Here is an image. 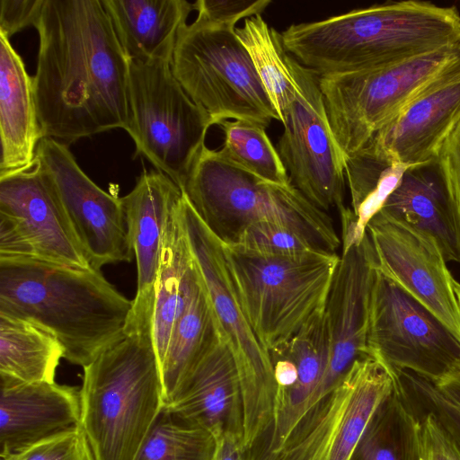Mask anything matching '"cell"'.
Masks as SVG:
<instances>
[{
	"instance_id": "1",
	"label": "cell",
	"mask_w": 460,
	"mask_h": 460,
	"mask_svg": "<svg viewBox=\"0 0 460 460\" xmlns=\"http://www.w3.org/2000/svg\"><path fill=\"white\" fill-rule=\"evenodd\" d=\"M33 93L42 138L128 131L129 59L102 0H44Z\"/></svg>"
},
{
	"instance_id": "2",
	"label": "cell",
	"mask_w": 460,
	"mask_h": 460,
	"mask_svg": "<svg viewBox=\"0 0 460 460\" xmlns=\"http://www.w3.org/2000/svg\"><path fill=\"white\" fill-rule=\"evenodd\" d=\"M280 33L287 51L319 75L349 73L460 43V14L429 2H386L295 23Z\"/></svg>"
},
{
	"instance_id": "3",
	"label": "cell",
	"mask_w": 460,
	"mask_h": 460,
	"mask_svg": "<svg viewBox=\"0 0 460 460\" xmlns=\"http://www.w3.org/2000/svg\"><path fill=\"white\" fill-rule=\"evenodd\" d=\"M132 305L101 270L0 260V313L49 331L71 364L86 367L116 341Z\"/></svg>"
},
{
	"instance_id": "4",
	"label": "cell",
	"mask_w": 460,
	"mask_h": 460,
	"mask_svg": "<svg viewBox=\"0 0 460 460\" xmlns=\"http://www.w3.org/2000/svg\"><path fill=\"white\" fill-rule=\"evenodd\" d=\"M83 368L79 425L94 460H133L164 406L153 318L128 315L120 336Z\"/></svg>"
},
{
	"instance_id": "5",
	"label": "cell",
	"mask_w": 460,
	"mask_h": 460,
	"mask_svg": "<svg viewBox=\"0 0 460 460\" xmlns=\"http://www.w3.org/2000/svg\"><path fill=\"white\" fill-rule=\"evenodd\" d=\"M181 191L223 243H233L251 225L271 223L296 232L328 252L336 253L341 247L330 215L293 184L263 181L206 146Z\"/></svg>"
},
{
	"instance_id": "6",
	"label": "cell",
	"mask_w": 460,
	"mask_h": 460,
	"mask_svg": "<svg viewBox=\"0 0 460 460\" xmlns=\"http://www.w3.org/2000/svg\"><path fill=\"white\" fill-rule=\"evenodd\" d=\"M222 247L243 311L269 352L288 343L325 309L341 259L337 253L273 256L223 243Z\"/></svg>"
},
{
	"instance_id": "7",
	"label": "cell",
	"mask_w": 460,
	"mask_h": 460,
	"mask_svg": "<svg viewBox=\"0 0 460 460\" xmlns=\"http://www.w3.org/2000/svg\"><path fill=\"white\" fill-rule=\"evenodd\" d=\"M177 212L217 329L238 370L243 402V448L259 453L265 447L272 416L275 385L270 352L258 340L243 311L221 241L205 225L182 191Z\"/></svg>"
},
{
	"instance_id": "8",
	"label": "cell",
	"mask_w": 460,
	"mask_h": 460,
	"mask_svg": "<svg viewBox=\"0 0 460 460\" xmlns=\"http://www.w3.org/2000/svg\"><path fill=\"white\" fill-rule=\"evenodd\" d=\"M171 68L213 125L240 119L267 128L280 121L235 29L194 21L180 30Z\"/></svg>"
},
{
	"instance_id": "9",
	"label": "cell",
	"mask_w": 460,
	"mask_h": 460,
	"mask_svg": "<svg viewBox=\"0 0 460 460\" xmlns=\"http://www.w3.org/2000/svg\"><path fill=\"white\" fill-rule=\"evenodd\" d=\"M460 58V43L397 64L320 75L332 134L348 157Z\"/></svg>"
},
{
	"instance_id": "10",
	"label": "cell",
	"mask_w": 460,
	"mask_h": 460,
	"mask_svg": "<svg viewBox=\"0 0 460 460\" xmlns=\"http://www.w3.org/2000/svg\"><path fill=\"white\" fill-rule=\"evenodd\" d=\"M128 88L134 156L147 159L181 190L206 146L210 117L185 93L169 61H129Z\"/></svg>"
},
{
	"instance_id": "11",
	"label": "cell",
	"mask_w": 460,
	"mask_h": 460,
	"mask_svg": "<svg viewBox=\"0 0 460 460\" xmlns=\"http://www.w3.org/2000/svg\"><path fill=\"white\" fill-rule=\"evenodd\" d=\"M367 354L438 383L460 371V341L432 312L376 270Z\"/></svg>"
},
{
	"instance_id": "12",
	"label": "cell",
	"mask_w": 460,
	"mask_h": 460,
	"mask_svg": "<svg viewBox=\"0 0 460 460\" xmlns=\"http://www.w3.org/2000/svg\"><path fill=\"white\" fill-rule=\"evenodd\" d=\"M292 67L296 95L280 121L278 152L292 184L318 208L341 215L347 208L346 156L329 123L320 75L294 57Z\"/></svg>"
},
{
	"instance_id": "13",
	"label": "cell",
	"mask_w": 460,
	"mask_h": 460,
	"mask_svg": "<svg viewBox=\"0 0 460 460\" xmlns=\"http://www.w3.org/2000/svg\"><path fill=\"white\" fill-rule=\"evenodd\" d=\"M0 260L92 268L36 156L26 169L0 177Z\"/></svg>"
},
{
	"instance_id": "14",
	"label": "cell",
	"mask_w": 460,
	"mask_h": 460,
	"mask_svg": "<svg viewBox=\"0 0 460 460\" xmlns=\"http://www.w3.org/2000/svg\"><path fill=\"white\" fill-rule=\"evenodd\" d=\"M394 389L385 365L369 355L357 358L296 427L275 460H350L373 414Z\"/></svg>"
},
{
	"instance_id": "15",
	"label": "cell",
	"mask_w": 460,
	"mask_h": 460,
	"mask_svg": "<svg viewBox=\"0 0 460 460\" xmlns=\"http://www.w3.org/2000/svg\"><path fill=\"white\" fill-rule=\"evenodd\" d=\"M36 157L65 208L90 266L130 261L129 243L121 198L96 185L81 169L68 146L42 138Z\"/></svg>"
},
{
	"instance_id": "16",
	"label": "cell",
	"mask_w": 460,
	"mask_h": 460,
	"mask_svg": "<svg viewBox=\"0 0 460 460\" xmlns=\"http://www.w3.org/2000/svg\"><path fill=\"white\" fill-rule=\"evenodd\" d=\"M377 271L432 312L460 341V309L455 278L437 241L379 211L368 223Z\"/></svg>"
},
{
	"instance_id": "17",
	"label": "cell",
	"mask_w": 460,
	"mask_h": 460,
	"mask_svg": "<svg viewBox=\"0 0 460 460\" xmlns=\"http://www.w3.org/2000/svg\"><path fill=\"white\" fill-rule=\"evenodd\" d=\"M375 273L373 249L366 233L359 245L341 254L336 268L324 311L329 334L328 363L299 421L334 389L357 358L368 355L367 336Z\"/></svg>"
},
{
	"instance_id": "18",
	"label": "cell",
	"mask_w": 460,
	"mask_h": 460,
	"mask_svg": "<svg viewBox=\"0 0 460 460\" xmlns=\"http://www.w3.org/2000/svg\"><path fill=\"white\" fill-rule=\"evenodd\" d=\"M459 123L460 58L367 145L395 163L411 168L429 167Z\"/></svg>"
},
{
	"instance_id": "19",
	"label": "cell",
	"mask_w": 460,
	"mask_h": 460,
	"mask_svg": "<svg viewBox=\"0 0 460 460\" xmlns=\"http://www.w3.org/2000/svg\"><path fill=\"white\" fill-rule=\"evenodd\" d=\"M164 407L214 438L233 435L243 442V402L238 370L219 333Z\"/></svg>"
},
{
	"instance_id": "20",
	"label": "cell",
	"mask_w": 460,
	"mask_h": 460,
	"mask_svg": "<svg viewBox=\"0 0 460 460\" xmlns=\"http://www.w3.org/2000/svg\"><path fill=\"white\" fill-rule=\"evenodd\" d=\"M181 190L166 174L144 170L121 198L129 243L137 261V287L130 311L153 314L155 285L168 223Z\"/></svg>"
},
{
	"instance_id": "21",
	"label": "cell",
	"mask_w": 460,
	"mask_h": 460,
	"mask_svg": "<svg viewBox=\"0 0 460 460\" xmlns=\"http://www.w3.org/2000/svg\"><path fill=\"white\" fill-rule=\"evenodd\" d=\"M75 386L0 376L1 458L80 424Z\"/></svg>"
},
{
	"instance_id": "22",
	"label": "cell",
	"mask_w": 460,
	"mask_h": 460,
	"mask_svg": "<svg viewBox=\"0 0 460 460\" xmlns=\"http://www.w3.org/2000/svg\"><path fill=\"white\" fill-rule=\"evenodd\" d=\"M0 177L34 161L42 139L32 77L10 40L0 33Z\"/></svg>"
},
{
	"instance_id": "23",
	"label": "cell",
	"mask_w": 460,
	"mask_h": 460,
	"mask_svg": "<svg viewBox=\"0 0 460 460\" xmlns=\"http://www.w3.org/2000/svg\"><path fill=\"white\" fill-rule=\"evenodd\" d=\"M120 45L137 62L172 61L193 4L185 0H102Z\"/></svg>"
},
{
	"instance_id": "24",
	"label": "cell",
	"mask_w": 460,
	"mask_h": 460,
	"mask_svg": "<svg viewBox=\"0 0 460 460\" xmlns=\"http://www.w3.org/2000/svg\"><path fill=\"white\" fill-rule=\"evenodd\" d=\"M425 168L409 169L380 211L431 235L446 261L460 264V224L438 173Z\"/></svg>"
},
{
	"instance_id": "25",
	"label": "cell",
	"mask_w": 460,
	"mask_h": 460,
	"mask_svg": "<svg viewBox=\"0 0 460 460\" xmlns=\"http://www.w3.org/2000/svg\"><path fill=\"white\" fill-rule=\"evenodd\" d=\"M194 273L176 206L166 229L155 285L153 337L160 367L173 325L186 305Z\"/></svg>"
},
{
	"instance_id": "26",
	"label": "cell",
	"mask_w": 460,
	"mask_h": 460,
	"mask_svg": "<svg viewBox=\"0 0 460 460\" xmlns=\"http://www.w3.org/2000/svg\"><path fill=\"white\" fill-rule=\"evenodd\" d=\"M217 336L209 301L195 267L186 305L173 325L160 367L164 405Z\"/></svg>"
},
{
	"instance_id": "27",
	"label": "cell",
	"mask_w": 460,
	"mask_h": 460,
	"mask_svg": "<svg viewBox=\"0 0 460 460\" xmlns=\"http://www.w3.org/2000/svg\"><path fill=\"white\" fill-rule=\"evenodd\" d=\"M64 349L56 336L31 321L0 313V376L55 382Z\"/></svg>"
},
{
	"instance_id": "28",
	"label": "cell",
	"mask_w": 460,
	"mask_h": 460,
	"mask_svg": "<svg viewBox=\"0 0 460 460\" xmlns=\"http://www.w3.org/2000/svg\"><path fill=\"white\" fill-rule=\"evenodd\" d=\"M350 460H421L419 419L395 384L373 414Z\"/></svg>"
},
{
	"instance_id": "29",
	"label": "cell",
	"mask_w": 460,
	"mask_h": 460,
	"mask_svg": "<svg viewBox=\"0 0 460 460\" xmlns=\"http://www.w3.org/2000/svg\"><path fill=\"white\" fill-rule=\"evenodd\" d=\"M235 33L247 50L280 121L296 95L293 57L281 33L270 27L261 14L244 19Z\"/></svg>"
},
{
	"instance_id": "30",
	"label": "cell",
	"mask_w": 460,
	"mask_h": 460,
	"mask_svg": "<svg viewBox=\"0 0 460 460\" xmlns=\"http://www.w3.org/2000/svg\"><path fill=\"white\" fill-rule=\"evenodd\" d=\"M218 126L224 133L223 146L217 150L223 158L263 181L292 184L264 126L240 119L225 120Z\"/></svg>"
},
{
	"instance_id": "31",
	"label": "cell",
	"mask_w": 460,
	"mask_h": 460,
	"mask_svg": "<svg viewBox=\"0 0 460 460\" xmlns=\"http://www.w3.org/2000/svg\"><path fill=\"white\" fill-rule=\"evenodd\" d=\"M216 439L164 406L133 460H211Z\"/></svg>"
},
{
	"instance_id": "32",
	"label": "cell",
	"mask_w": 460,
	"mask_h": 460,
	"mask_svg": "<svg viewBox=\"0 0 460 460\" xmlns=\"http://www.w3.org/2000/svg\"><path fill=\"white\" fill-rule=\"evenodd\" d=\"M228 245L252 253L273 256L328 252L296 232L271 223H257L247 226Z\"/></svg>"
},
{
	"instance_id": "33",
	"label": "cell",
	"mask_w": 460,
	"mask_h": 460,
	"mask_svg": "<svg viewBox=\"0 0 460 460\" xmlns=\"http://www.w3.org/2000/svg\"><path fill=\"white\" fill-rule=\"evenodd\" d=\"M2 460H94L80 425L10 454Z\"/></svg>"
},
{
	"instance_id": "34",
	"label": "cell",
	"mask_w": 460,
	"mask_h": 460,
	"mask_svg": "<svg viewBox=\"0 0 460 460\" xmlns=\"http://www.w3.org/2000/svg\"><path fill=\"white\" fill-rule=\"evenodd\" d=\"M271 4L269 0H199L193 3L196 21L223 28L235 29L243 18L261 14Z\"/></svg>"
},
{
	"instance_id": "35",
	"label": "cell",
	"mask_w": 460,
	"mask_h": 460,
	"mask_svg": "<svg viewBox=\"0 0 460 460\" xmlns=\"http://www.w3.org/2000/svg\"><path fill=\"white\" fill-rule=\"evenodd\" d=\"M434 165L460 224V123L444 142Z\"/></svg>"
},
{
	"instance_id": "36",
	"label": "cell",
	"mask_w": 460,
	"mask_h": 460,
	"mask_svg": "<svg viewBox=\"0 0 460 460\" xmlns=\"http://www.w3.org/2000/svg\"><path fill=\"white\" fill-rule=\"evenodd\" d=\"M408 406L420 421L421 460H460L459 446L434 416Z\"/></svg>"
},
{
	"instance_id": "37",
	"label": "cell",
	"mask_w": 460,
	"mask_h": 460,
	"mask_svg": "<svg viewBox=\"0 0 460 460\" xmlns=\"http://www.w3.org/2000/svg\"><path fill=\"white\" fill-rule=\"evenodd\" d=\"M44 0H1L0 33L10 38L33 26L40 13Z\"/></svg>"
},
{
	"instance_id": "38",
	"label": "cell",
	"mask_w": 460,
	"mask_h": 460,
	"mask_svg": "<svg viewBox=\"0 0 460 460\" xmlns=\"http://www.w3.org/2000/svg\"><path fill=\"white\" fill-rule=\"evenodd\" d=\"M215 439V449L211 460H243L241 439L233 435H221Z\"/></svg>"
},
{
	"instance_id": "39",
	"label": "cell",
	"mask_w": 460,
	"mask_h": 460,
	"mask_svg": "<svg viewBox=\"0 0 460 460\" xmlns=\"http://www.w3.org/2000/svg\"><path fill=\"white\" fill-rule=\"evenodd\" d=\"M434 384L448 400L460 408V371Z\"/></svg>"
},
{
	"instance_id": "40",
	"label": "cell",
	"mask_w": 460,
	"mask_h": 460,
	"mask_svg": "<svg viewBox=\"0 0 460 460\" xmlns=\"http://www.w3.org/2000/svg\"><path fill=\"white\" fill-rule=\"evenodd\" d=\"M453 287H454L455 294H456L457 303L459 305V309H460V283L456 279L454 280Z\"/></svg>"
}]
</instances>
